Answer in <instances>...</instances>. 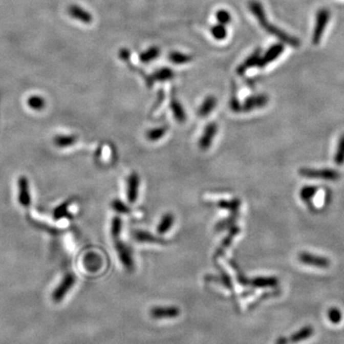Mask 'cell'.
<instances>
[{
  "label": "cell",
  "instance_id": "32",
  "mask_svg": "<svg viewBox=\"0 0 344 344\" xmlns=\"http://www.w3.org/2000/svg\"><path fill=\"white\" fill-rule=\"evenodd\" d=\"M216 19H217V22H219V24L225 25V24H228L229 22H230L231 17H230V14L227 11L221 10V11L217 12Z\"/></svg>",
  "mask_w": 344,
  "mask_h": 344
},
{
  "label": "cell",
  "instance_id": "34",
  "mask_svg": "<svg viewBox=\"0 0 344 344\" xmlns=\"http://www.w3.org/2000/svg\"><path fill=\"white\" fill-rule=\"evenodd\" d=\"M29 104L30 106L32 108H35V109H39L43 106V101L42 100H37V99H32V100L29 101Z\"/></svg>",
  "mask_w": 344,
  "mask_h": 344
},
{
  "label": "cell",
  "instance_id": "26",
  "mask_svg": "<svg viewBox=\"0 0 344 344\" xmlns=\"http://www.w3.org/2000/svg\"><path fill=\"white\" fill-rule=\"evenodd\" d=\"M122 219L118 216H116L113 218L112 223H111V235L116 239H119L120 234L122 232Z\"/></svg>",
  "mask_w": 344,
  "mask_h": 344
},
{
  "label": "cell",
  "instance_id": "29",
  "mask_svg": "<svg viewBox=\"0 0 344 344\" xmlns=\"http://www.w3.org/2000/svg\"><path fill=\"white\" fill-rule=\"evenodd\" d=\"M328 318H329L331 323H333V324L340 323L341 319H342L341 311L338 308H335V307L330 309L328 311Z\"/></svg>",
  "mask_w": 344,
  "mask_h": 344
},
{
  "label": "cell",
  "instance_id": "30",
  "mask_svg": "<svg viewBox=\"0 0 344 344\" xmlns=\"http://www.w3.org/2000/svg\"><path fill=\"white\" fill-rule=\"evenodd\" d=\"M71 202H66L64 204L60 205L58 208L55 209L54 211V216L56 219H60V218H63L65 216H69V211H68V208L70 206Z\"/></svg>",
  "mask_w": 344,
  "mask_h": 344
},
{
  "label": "cell",
  "instance_id": "10",
  "mask_svg": "<svg viewBox=\"0 0 344 344\" xmlns=\"http://www.w3.org/2000/svg\"><path fill=\"white\" fill-rule=\"evenodd\" d=\"M283 51H284V45L283 44H281V43L273 44L270 47V49L266 52L265 55L262 57H260L259 62H258V67L263 68V67H265L266 65L271 63L272 60H274L280 57Z\"/></svg>",
  "mask_w": 344,
  "mask_h": 344
},
{
  "label": "cell",
  "instance_id": "33",
  "mask_svg": "<svg viewBox=\"0 0 344 344\" xmlns=\"http://www.w3.org/2000/svg\"><path fill=\"white\" fill-rule=\"evenodd\" d=\"M154 315H171L177 313V309L174 308H158L153 311Z\"/></svg>",
  "mask_w": 344,
  "mask_h": 344
},
{
  "label": "cell",
  "instance_id": "2",
  "mask_svg": "<svg viewBox=\"0 0 344 344\" xmlns=\"http://www.w3.org/2000/svg\"><path fill=\"white\" fill-rule=\"evenodd\" d=\"M299 174L303 178L308 179L324 180V181H337L340 178V173L332 168H308L302 167L299 170Z\"/></svg>",
  "mask_w": 344,
  "mask_h": 344
},
{
  "label": "cell",
  "instance_id": "6",
  "mask_svg": "<svg viewBox=\"0 0 344 344\" xmlns=\"http://www.w3.org/2000/svg\"><path fill=\"white\" fill-rule=\"evenodd\" d=\"M115 248H116V251L118 252L120 261H121V263L123 265V267L128 271H132L134 269V260L132 257L131 250L122 241H120L119 239H116Z\"/></svg>",
  "mask_w": 344,
  "mask_h": 344
},
{
  "label": "cell",
  "instance_id": "31",
  "mask_svg": "<svg viewBox=\"0 0 344 344\" xmlns=\"http://www.w3.org/2000/svg\"><path fill=\"white\" fill-rule=\"evenodd\" d=\"M239 205H240V202L239 200H232V201H222L219 203V207L223 208H227V209H229V210H236L239 208Z\"/></svg>",
  "mask_w": 344,
  "mask_h": 344
},
{
  "label": "cell",
  "instance_id": "22",
  "mask_svg": "<svg viewBox=\"0 0 344 344\" xmlns=\"http://www.w3.org/2000/svg\"><path fill=\"white\" fill-rule=\"evenodd\" d=\"M317 192V187L314 186H305L301 188L300 196L302 201H304L305 203H308L312 200V198L315 196Z\"/></svg>",
  "mask_w": 344,
  "mask_h": 344
},
{
  "label": "cell",
  "instance_id": "5",
  "mask_svg": "<svg viewBox=\"0 0 344 344\" xmlns=\"http://www.w3.org/2000/svg\"><path fill=\"white\" fill-rule=\"evenodd\" d=\"M298 260L299 262L304 264V265L312 266V267H316L319 269H325L328 268L331 265L328 258L320 256V255H315L312 254L307 251H302L298 254Z\"/></svg>",
  "mask_w": 344,
  "mask_h": 344
},
{
  "label": "cell",
  "instance_id": "14",
  "mask_svg": "<svg viewBox=\"0 0 344 344\" xmlns=\"http://www.w3.org/2000/svg\"><path fill=\"white\" fill-rule=\"evenodd\" d=\"M260 54H261V51L256 50L252 55H251L250 57H248L245 61H244L242 64L240 65L237 69V72L238 74L242 75L245 72L247 71L249 68L251 67H253V66H258V62H259V59H260Z\"/></svg>",
  "mask_w": 344,
  "mask_h": 344
},
{
  "label": "cell",
  "instance_id": "13",
  "mask_svg": "<svg viewBox=\"0 0 344 344\" xmlns=\"http://www.w3.org/2000/svg\"><path fill=\"white\" fill-rule=\"evenodd\" d=\"M175 217L172 214L171 212H166L164 216L161 218L160 223L158 225L157 231L159 234H165L167 231H169L174 225Z\"/></svg>",
  "mask_w": 344,
  "mask_h": 344
},
{
  "label": "cell",
  "instance_id": "17",
  "mask_svg": "<svg viewBox=\"0 0 344 344\" xmlns=\"http://www.w3.org/2000/svg\"><path fill=\"white\" fill-rule=\"evenodd\" d=\"M174 77V73L168 69V68H163L161 70H158V71L155 72L153 74V76L151 77L150 79V83H149V86L152 85V81H156V80H159V81H165V80H169L171 79L172 78Z\"/></svg>",
  "mask_w": 344,
  "mask_h": 344
},
{
  "label": "cell",
  "instance_id": "28",
  "mask_svg": "<svg viewBox=\"0 0 344 344\" xmlns=\"http://www.w3.org/2000/svg\"><path fill=\"white\" fill-rule=\"evenodd\" d=\"M210 32H211V35L217 40H222L227 36V31H226L225 26L222 24H219V25H216L214 27H212Z\"/></svg>",
  "mask_w": 344,
  "mask_h": 344
},
{
  "label": "cell",
  "instance_id": "19",
  "mask_svg": "<svg viewBox=\"0 0 344 344\" xmlns=\"http://www.w3.org/2000/svg\"><path fill=\"white\" fill-rule=\"evenodd\" d=\"M167 129L165 126H159L155 128H151L146 132V138L150 142H157L165 136Z\"/></svg>",
  "mask_w": 344,
  "mask_h": 344
},
{
  "label": "cell",
  "instance_id": "25",
  "mask_svg": "<svg viewBox=\"0 0 344 344\" xmlns=\"http://www.w3.org/2000/svg\"><path fill=\"white\" fill-rule=\"evenodd\" d=\"M169 59L171 60V62L175 63V64H183V63H187L190 61L191 57L187 56L186 54H182L179 52H172L171 54L169 55Z\"/></svg>",
  "mask_w": 344,
  "mask_h": 344
},
{
  "label": "cell",
  "instance_id": "8",
  "mask_svg": "<svg viewBox=\"0 0 344 344\" xmlns=\"http://www.w3.org/2000/svg\"><path fill=\"white\" fill-rule=\"evenodd\" d=\"M218 131V125L215 122H210L205 127V130L199 140V147L202 150H208L210 147L214 137Z\"/></svg>",
  "mask_w": 344,
  "mask_h": 344
},
{
  "label": "cell",
  "instance_id": "3",
  "mask_svg": "<svg viewBox=\"0 0 344 344\" xmlns=\"http://www.w3.org/2000/svg\"><path fill=\"white\" fill-rule=\"evenodd\" d=\"M75 283H76L75 274L72 273V272L66 273L63 280H61L59 285L54 290V292L52 294L53 301L56 302V303H58V302H61L63 300L65 295L70 292V290L74 287Z\"/></svg>",
  "mask_w": 344,
  "mask_h": 344
},
{
  "label": "cell",
  "instance_id": "23",
  "mask_svg": "<svg viewBox=\"0 0 344 344\" xmlns=\"http://www.w3.org/2000/svg\"><path fill=\"white\" fill-rule=\"evenodd\" d=\"M159 54H160V50L158 47H151L148 50L144 51L141 54L140 59L143 63H148L152 60H154L159 56Z\"/></svg>",
  "mask_w": 344,
  "mask_h": 344
},
{
  "label": "cell",
  "instance_id": "18",
  "mask_svg": "<svg viewBox=\"0 0 344 344\" xmlns=\"http://www.w3.org/2000/svg\"><path fill=\"white\" fill-rule=\"evenodd\" d=\"M77 142V138L72 135H61V136H57L54 140V143L57 147L60 148H65L72 146L74 143Z\"/></svg>",
  "mask_w": 344,
  "mask_h": 344
},
{
  "label": "cell",
  "instance_id": "20",
  "mask_svg": "<svg viewBox=\"0 0 344 344\" xmlns=\"http://www.w3.org/2000/svg\"><path fill=\"white\" fill-rule=\"evenodd\" d=\"M334 162L337 165H344V134L338 140L336 153L334 155Z\"/></svg>",
  "mask_w": 344,
  "mask_h": 344
},
{
  "label": "cell",
  "instance_id": "15",
  "mask_svg": "<svg viewBox=\"0 0 344 344\" xmlns=\"http://www.w3.org/2000/svg\"><path fill=\"white\" fill-rule=\"evenodd\" d=\"M216 103H217V100L214 97L209 96L208 98H206L198 110V116H200L201 118H205L208 116V114L214 109Z\"/></svg>",
  "mask_w": 344,
  "mask_h": 344
},
{
  "label": "cell",
  "instance_id": "24",
  "mask_svg": "<svg viewBox=\"0 0 344 344\" xmlns=\"http://www.w3.org/2000/svg\"><path fill=\"white\" fill-rule=\"evenodd\" d=\"M278 280L275 277H256L252 280V284L256 287H273L277 285Z\"/></svg>",
  "mask_w": 344,
  "mask_h": 344
},
{
  "label": "cell",
  "instance_id": "1",
  "mask_svg": "<svg viewBox=\"0 0 344 344\" xmlns=\"http://www.w3.org/2000/svg\"><path fill=\"white\" fill-rule=\"evenodd\" d=\"M249 7H250L251 13L254 14V16L257 18L259 24L262 26V28L264 29L266 32L276 36L277 38H280L281 41L289 44L292 47H294V48L299 47L300 41L296 37L288 35L287 33L283 32L282 30H280L277 27L273 26L267 20L265 12H264V9L262 7L261 3H259L256 0H251L250 4H249Z\"/></svg>",
  "mask_w": 344,
  "mask_h": 344
},
{
  "label": "cell",
  "instance_id": "12",
  "mask_svg": "<svg viewBox=\"0 0 344 344\" xmlns=\"http://www.w3.org/2000/svg\"><path fill=\"white\" fill-rule=\"evenodd\" d=\"M133 237L134 239L141 242V243H157V244H166V241L151 234L150 232L144 231V230H135L133 232Z\"/></svg>",
  "mask_w": 344,
  "mask_h": 344
},
{
  "label": "cell",
  "instance_id": "16",
  "mask_svg": "<svg viewBox=\"0 0 344 344\" xmlns=\"http://www.w3.org/2000/svg\"><path fill=\"white\" fill-rule=\"evenodd\" d=\"M170 107H171L172 113H173L175 120H177L180 123L186 122V115L185 109L178 100L176 99H172Z\"/></svg>",
  "mask_w": 344,
  "mask_h": 344
},
{
  "label": "cell",
  "instance_id": "9",
  "mask_svg": "<svg viewBox=\"0 0 344 344\" xmlns=\"http://www.w3.org/2000/svg\"><path fill=\"white\" fill-rule=\"evenodd\" d=\"M140 188V176L136 172H133L129 175L126 186V196L130 204H134L139 196Z\"/></svg>",
  "mask_w": 344,
  "mask_h": 344
},
{
  "label": "cell",
  "instance_id": "21",
  "mask_svg": "<svg viewBox=\"0 0 344 344\" xmlns=\"http://www.w3.org/2000/svg\"><path fill=\"white\" fill-rule=\"evenodd\" d=\"M314 334V329L311 326H306L304 328H302L300 331L296 332L293 337H291V340L293 342H299L302 340L308 339L309 337H311Z\"/></svg>",
  "mask_w": 344,
  "mask_h": 344
},
{
  "label": "cell",
  "instance_id": "7",
  "mask_svg": "<svg viewBox=\"0 0 344 344\" xmlns=\"http://www.w3.org/2000/svg\"><path fill=\"white\" fill-rule=\"evenodd\" d=\"M268 102H269V98L266 96L265 94H258V95L251 96L245 100L241 111L251 112L255 109L264 107Z\"/></svg>",
  "mask_w": 344,
  "mask_h": 344
},
{
  "label": "cell",
  "instance_id": "27",
  "mask_svg": "<svg viewBox=\"0 0 344 344\" xmlns=\"http://www.w3.org/2000/svg\"><path fill=\"white\" fill-rule=\"evenodd\" d=\"M112 208L114 209L115 211L117 213H120V214H127L130 212V209H129L128 207L119 199H115L113 202H112Z\"/></svg>",
  "mask_w": 344,
  "mask_h": 344
},
{
  "label": "cell",
  "instance_id": "11",
  "mask_svg": "<svg viewBox=\"0 0 344 344\" xmlns=\"http://www.w3.org/2000/svg\"><path fill=\"white\" fill-rule=\"evenodd\" d=\"M18 201L24 208H29L31 205L28 180L24 176H22L18 180Z\"/></svg>",
  "mask_w": 344,
  "mask_h": 344
},
{
  "label": "cell",
  "instance_id": "4",
  "mask_svg": "<svg viewBox=\"0 0 344 344\" xmlns=\"http://www.w3.org/2000/svg\"><path fill=\"white\" fill-rule=\"evenodd\" d=\"M330 19V12L327 9H320L316 14V20L315 26L313 32L312 36V42L313 44H318L321 40V37L324 33V30L327 26V23Z\"/></svg>",
  "mask_w": 344,
  "mask_h": 344
}]
</instances>
